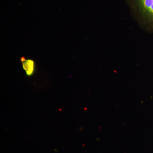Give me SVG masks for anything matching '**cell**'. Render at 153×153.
<instances>
[{
  "label": "cell",
  "mask_w": 153,
  "mask_h": 153,
  "mask_svg": "<svg viewBox=\"0 0 153 153\" xmlns=\"http://www.w3.org/2000/svg\"><path fill=\"white\" fill-rule=\"evenodd\" d=\"M133 17L148 33L153 34V0H126Z\"/></svg>",
  "instance_id": "cell-1"
},
{
  "label": "cell",
  "mask_w": 153,
  "mask_h": 153,
  "mask_svg": "<svg viewBox=\"0 0 153 153\" xmlns=\"http://www.w3.org/2000/svg\"><path fill=\"white\" fill-rule=\"evenodd\" d=\"M20 61L22 63L23 69L28 76H33L36 71V63L35 60L32 59H26L25 57H21Z\"/></svg>",
  "instance_id": "cell-2"
}]
</instances>
